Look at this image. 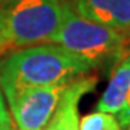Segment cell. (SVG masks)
I'll return each instance as SVG.
<instances>
[{
  "instance_id": "277c9868",
  "label": "cell",
  "mask_w": 130,
  "mask_h": 130,
  "mask_svg": "<svg viewBox=\"0 0 130 130\" xmlns=\"http://www.w3.org/2000/svg\"><path fill=\"white\" fill-rule=\"evenodd\" d=\"M74 81V79H72ZM65 84L23 88L6 97L16 130H43L51 120Z\"/></svg>"
},
{
  "instance_id": "8992f818",
  "label": "cell",
  "mask_w": 130,
  "mask_h": 130,
  "mask_svg": "<svg viewBox=\"0 0 130 130\" xmlns=\"http://www.w3.org/2000/svg\"><path fill=\"white\" fill-rule=\"evenodd\" d=\"M71 6L91 22L119 32L130 30V0H74Z\"/></svg>"
},
{
  "instance_id": "9c48e42d",
  "label": "cell",
  "mask_w": 130,
  "mask_h": 130,
  "mask_svg": "<svg viewBox=\"0 0 130 130\" xmlns=\"http://www.w3.org/2000/svg\"><path fill=\"white\" fill-rule=\"evenodd\" d=\"M0 126L14 127L12 116H10L9 110H7V106H6V103H5V95H3L2 88H0Z\"/></svg>"
},
{
  "instance_id": "5bb4252c",
  "label": "cell",
  "mask_w": 130,
  "mask_h": 130,
  "mask_svg": "<svg viewBox=\"0 0 130 130\" xmlns=\"http://www.w3.org/2000/svg\"><path fill=\"white\" fill-rule=\"evenodd\" d=\"M127 130H130V123H129V126H127Z\"/></svg>"
},
{
  "instance_id": "8fae6325",
  "label": "cell",
  "mask_w": 130,
  "mask_h": 130,
  "mask_svg": "<svg viewBox=\"0 0 130 130\" xmlns=\"http://www.w3.org/2000/svg\"><path fill=\"white\" fill-rule=\"evenodd\" d=\"M107 130H121V127H120V124H119V121H117V123H114L111 127H108Z\"/></svg>"
},
{
  "instance_id": "4fadbf2b",
  "label": "cell",
  "mask_w": 130,
  "mask_h": 130,
  "mask_svg": "<svg viewBox=\"0 0 130 130\" xmlns=\"http://www.w3.org/2000/svg\"><path fill=\"white\" fill-rule=\"evenodd\" d=\"M0 130H16L14 127H7V126H0Z\"/></svg>"
},
{
  "instance_id": "5b68a950",
  "label": "cell",
  "mask_w": 130,
  "mask_h": 130,
  "mask_svg": "<svg viewBox=\"0 0 130 130\" xmlns=\"http://www.w3.org/2000/svg\"><path fill=\"white\" fill-rule=\"evenodd\" d=\"M95 85L97 78L87 74L71 81L43 130H79V101L85 94L91 93Z\"/></svg>"
},
{
  "instance_id": "6da1fadb",
  "label": "cell",
  "mask_w": 130,
  "mask_h": 130,
  "mask_svg": "<svg viewBox=\"0 0 130 130\" xmlns=\"http://www.w3.org/2000/svg\"><path fill=\"white\" fill-rule=\"evenodd\" d=\"M94 67L83 56L56 43L32 45L0 61V88L7 97L23 88L71 83Z\"/></svg>"
},
{
  "instance_id": "52a82bcc",
  "label": "cell",
  "mask_w": 130,
  "mask_h": 130,
  "mask_svg": "<svg viewBox=\"0 0 130 130\" xmlns=\"http://www.w3.org/2000/svg\"><path fill=\"white\" fill-rule=\"evenodd\" d=\"M130 94V55L117 65L111 74L107 88L97 103V110L103 113L117 114L124 106Z\"/></svg>"
},
{
  "instance_id": "7a4b0ae2",
  "label": "cell",
  "mask_w": 130,
  "mask_h": 130,
  "mask_svg": "<svg viewBox=\"0 0 130 130\" xmlns=\"http://www.w3.org/2000/svg\"><path fill=\"white\" fill-rule=\"evenodd\" d=\"M62 13L64 0H13L0 7V51L49 42Z\"/></svg>"
},
{
  "instance_id": "3957f363",
  "label": "cell",
  "mask_w": 130,
  "mask_h": 130,
  "mask_svg": "<svg viewBox=\"0 0 130 130\" xmlns=\"http://www.w3.org/2000/svg\"><path fill=\"white\" fill-rule=\"evenodd\" d=\"M49 42L83 56L97 68L120 55L124 33L79 16L71 3L64 2L61 25Z\"/></svg>"
},
{
  "instance_id": "30bf717a",
  "label": "cell",
  "mask_w": 130,
  "mask_h": 130,
  "mask_svg": "<svg viewBox=\"0 0 130 130\" xmlns=\"http://www.w3.org/2000/svg\"><path fill=\"white\" fill-rule=\"evenodd\" d=\"M116 119L117 121H119V124H120V127H127L130 123V94L129 97H127V100H126L124 106L121 107V110L116 114Z\"/></svg>"
},
{
  "instance_id": "ba28073f",
  "label": "cell",
  "mask_w": 130,
  "mask_h": 130,
  "mask_svg": "<svg viewBox=\"0 0 130 130\" xmlns=\"http://www.w3.org/2000/svg\"><path fill=\"white\" fill-rule=\"evenodd\" d=\"M114 123H117L114 114L95 111L79 119V130H107Z\"/></svg>"
},
{
  "instance_id": "7c38bea8",
  "label": "cell",
  "mask_w": 130,
  "mask_h": 130,
  "mask_svg": "<svg viewBox=\"0 0 130 130\" xmlns=\"http://www.w3.org/2000/svg\"><path fill=\"white\" fill-rule=\"evenodd\" d=\"M10 2H13V0H0V7H3V6H6L7 3H10Z\"/></svg>"
}]
</instances>
